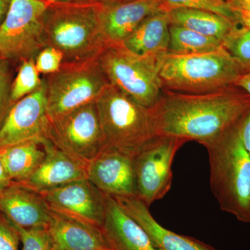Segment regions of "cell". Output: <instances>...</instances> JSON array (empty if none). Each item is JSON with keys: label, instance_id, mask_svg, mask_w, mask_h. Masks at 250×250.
Returning <instances> with one entry per match:
<instances>
[{"label": "cell", "instance_id": "obj_1", "mask_svg": "<svg viewBox=\"0 0 250 250\" xmlns=\"http://www.w3.org/2000/svg\"><path fill=\"white\" fill-rule=\"evenodd\" d=\"M149 111L156 136L207 147L241 123L250 111V95L235 85L205 93L163 90Z\"/></svg>", "mask_w": 250, "mask_h": 250}, {"label": "cell", "instance_id": "obj_2", "mask_svg": "<svg viewBox=\"0 0 250 250\" xmlns=\"http://www.w3.org/2000/svg\"><path fill=\"white\" fill-rule=\"evenodd\" d=\"M103 7L93 1H50L43 18L45 46L60 51L63 62L98 58L107 45L100 24Z\"/></svg>", "mask_w": 250, "mask_h": 250}, {"label": "cell", "instance_id": "obj_3", "mask_svg": "<svg viewBox=\"0 0 250 250\" xmlns=\"http://www.w3.org/2000/svg\"><path fill=\"white\" fill-rule=\"evenodd\" d=\"M240 124L207 147L210 186L223 211L250 223V155L240 136Z\"/></svg>", "mask_w": 250, "mask_h": 250}, {"label": "cell", "instance_id": "obj_4", "mask_svg": "<svg viewBox=\"0 0 250 250\" xmlns=\"http://www.w3.org/2000/svg\"><path fill=\"white\" fill-rule=\"evenodd\" d=\"M243 72L224 49L208 53L161 57L163 90L184 93H205L234 85Z\"/></svg>", "mask_w": 250, "mask_h": 250}, {"label": "cell", "instance_id": "obj_5", "mask_svg": "<svg viewBox=\"0 0 250 250\" xmlns=\"http://www.w3.org/2000/svg\"><path fill=\"white\" fill-rule=\"evenodd\" d=\"M106 147L134 158L156 136L149 108L111 84L96 101Z\"/></svg>", "mask_w": 250, "mask_h": 250}, {"label": "cell", "instance_id": "obj_6", "mask_svg": "<svg viewBox=\"0 0 250 250\" xmlns=\"http://www.w3.org/2000/svg\"><path fill=\"white\" fill-rule=\"evenodd\" d=\"M162 54L138 55L122 44H108L98 61L110 84L145 107L151 108L163 91L159 75Z\"/></svg>", "mask_w": 250, "mask_h": 250}, {"label": "cell", "instance_id": "obj_7", "mask_svg": "<svg viewBox=\"0 0 250 250\" xmlns=\"http://www.w3.org/2000/svg\"><path fill=\"white\" fill-rule=\"evenodd\" d=\"M46 77L49 119L95 103L110 84L98 58L82 62H63L58 71Z\"/></svg>", "mask_w": 250, "mask_h": 250}, {"label": "cell", "instance_id": "obj_8", "mask_svg": "<svg viewBox=\"0 0 250 250\" xmlns=\"http://www.w3.org/2000/svg\"><path fill=\"white\" fill-rule=\"evenodd\" d=\"M49 142L85 166L106 148L96 102L49 119Z\"/></svg>", "mask_w": 250, "mask_h": 250}, {"label": "cell", "instance_id": "obj_9", "mask_svg": "<svg viewBox=\"0 0 250 250\" xmlns=\"http://www.w3.org/2000/svg\"><path fill=\"white\" fill-rule=\"evenodd\" d=\"M48 0H11L9 11L0 25V59H35L46 47L44 14Z\"/></svg>", "mask_w": 250, "mask_h": 250}, {"label": "cell", "instance_id": "obj_10", "mask_svg": "<svg viewBox=\"0 0 250 250\" xmlns=\"http://www.w3.org/2000/svg\"><path fill=\"white\" fill-rule=\"evenodd\" d=\"M187 142L179 138L156 136L134 156L136 196L148 207L170 190L174 156Z\"/></svg>", "mask_w": 250, "mask_h": 250}, {"label": "cell", "instance_id": "obj_11", "mask_svg": "<svg viewBox=\"0 0 250 250\" xmlns=\"http://www.w3.org/2000/svg\"><path fill=\"white\" fill-rule=\"evenodd\" d=\"M45 80L42 84L15 103L0 126V149L29 141L47 140Z\"/></svg>", "mask_w": 250, "mask_h": 250}, {"label": "cell", "instance_id": "obj_12", "mask_svg": "<svg viewBox=\"0 0 250 250\" xmlns=\"http://www.w3.org/2000/svg\"><path fill=\"white\" fill-rule=\"evenodd\" d=\"M40 194L52 209L102 229L105 215L104 194L88 179Z\"/></svg>", "mask_w": 250, "mask_h": 250}, {"label": "cell", "instance_id": "obj_13", "mask_svg": "<svg viewBox=\"0 0 250 250\" xmlns=\"http://www.w3.org/2000/svg\"><path fill=\"white\" fill-rule=\"evenodd\" d=\"M87 179L112 196L136 195L134 158L106 147L87 166Z\"/></svg>", "mask_w": 250, "mask_h": 250}, {"label": "cell", "instance_id": "obj_14", "mask_svg": "<svg viewBox=\"0 0 250 250\" xmlns=\"http://www.w3.org/2000/svg\"><path fill=\"white\" fill-rule=\"evenodd\" d=\"M159 12H166L159 0H126L103 4L100 24L106 43H123L146 18Z\"/></svg>", "mask_w": 250, "mask_h": 250}, {"label": "cell", "instance_id": "obj_15", "mask_svg": "<svg viewBox=\"0 0 250 250\" xmlns=\"http://www.w3.org/2000/svg\"><path fill=\"white\" fill-rule=\"evenodd\" d=\"M104 194L105 215L101 229L112 250H161L114 197Z\"/></svg>", "mask_w": 250, "mask_h": 250}, {"label": "cell", "instance_id": "obj_16", "mask_svg": "<svg viewBox=\"0 0 250 250\" xmlns=\"http://www.w3.org/2000/svg\"><path fill=\"white\" fill-rule=\"evenodd\" d=\"M46 156L41 165L26 180L14 182L42 192L65 184L87 179V167L54 147L48 139L45 142Z\"/></svg>", "mask_w": 250, "mask_h": 250}, {"label": "cell", "instance_id": "obj_17", "mask_svg": "<svg viewBox=\"0 0 250 250\" xmlns=\"http://www.w3.org/2000/svg\"><path fill=\"white\" fill-rule=\"evenodd\" d=\"M48 229L52 250H112L101 229L52 209Z\"/></svg>", "mask_w": 250, "mask_h": 250}, {"label": "cell", "instance_id": "obj_18", "mask_svg": "<svg viewBox=\"0 0 250 250\" xmlns=\"http://www.w3.org/2000/svg\"><path fill=\"white\" fill-rule=\"evenodd\" d=\"M0 212L24 228H47L51 218L50 208L39 192L14 182L0 193Z\"/></svg>", "mask_w": 250, "mask_h": 250}, {"label": "cell", "instance_id": "obj_19", "mask_svg": "<svg viewBox=\"0 0 250 250\" xmlns=\"http://www.w3.org/2000/svg\"><path fill=\"white\" fill-rule=\"evenodd\" d=\"M123 209L141 225L161 250H218L209 245L167 229L152 216L149 207L136 195L113 196Z\"/></svg>", "mask_w": 250, "mask_h": 250}, {"label": "cell", "instance_id": "obj_20", "mask_svg": "<svg viewBox=\"0 0 250 250\" xmlns=\"http://www.w3.org/2000/svg\"><path fill=\"white\" fill-rule=\"evenodd\" d=\"M168 12L152 15L139 26L122 45L130 52L141 56L166 53L170 43Z\"/></svg>", "mask_w": 250, "mask_h": 250}, {"label": "cell", "instance_id": "obj_21", "mask_svg": "<svg viewBox=\"0 0 250 250\" xmlns=\"http://www.w3.org/2000/svg\"><path fill=\"white\" fill-rule=\"evenodd\" d=\"M46 141H29L0 149V157L13 182L26 180L41 165L46 156Z\"/></svg>", "mask_w": 250, "mask_h": 250}, {"label": "cell", "instance_id": "obj_22", "mask_svg": "<svg viewBox=\"0 0 250 250\" xmlns=\"http://www.w3.org/2000/svg\"><path fill=\"white\" fill-rule=\"evenodd\" d=\"M170 24L190 29L223 42L237 24L228 18L205 10L178 8L168 12Z\"/></svg>", "mask_w": 250, "mask_h": 250}, {"label": "cell", "instance_id": "obj_23", "mask_svg": "<svg viewBox=\"0 0 250 250\" xmlns=\"http://www.w3.org/2000/svg\"><path fill=\"white\" fill-rule=\"evenodd\" d=\"M223 47L222 41L215 38L202 35L187 28L170 25L169 53L181 55L208 53Z\"/></svg>", "mask_w": 250, "mask_h": 250}, {"label": "cell", "instance_id": "obj_24", "mask_svg": "<svg viewBox=\"0 0 250 250\" xmlns=\"http://www.w3.org/2000/svg\"><path fill=\"white\" fill-rule=\"evenodd\" d=\"M222 44L241 67L243 74L250 72V29L237 23L225 36Z\"/></svg>", "mask_w": 250, "mask_h": 250}, {"label": "cell", "instance_id": "obj_25", "mask_svg": "<svg viewBox=\"0 0 250 250\" xmlns=\"http://www.w3.org/2000/svg\"><path fill=\"white\" fill-rule=\"evenodd\" d=\"M35 59L21 62L16 78L11 85L10 102L11 105L37 90L43 83L35 65Z\"/></svg>", "mask_w": 250, "mask_h": 250}, {"label": "cell", "instance_id": "obj_26", "mask_svg": "<svg viewBox=\"0 0 250 250\" xmlns=\"http://www.w3.org/2000/svg\"><path fill=\"white\" fill-rule=\"evenodd\" d=\"M166 12L178 8H187L210 11L238 23L236 11L228 3L221 0H159Z\"/></svg>", "mask_w": 250, "mask_h": 250}, {"label": "cell", "instance_id": "obj_27", "mask_svg": "<svg viewBox=\"0 0 250 250\" xmlns=\"http://www.w3.org/2000/svg\"><path fill=\"white\" fill-rule=\"evenodd\" d=\"M14 226L19 233L22 250H52V238L47 228H24L16 225Z\"/></svg>", "mask_w": 250, "mask_h": 250}, {"label": "cell", "instance_id": "obj_28", "mask_svg": "<svg viewBox=\"0 0 250 250\" xmlns=\"http://www.w3.org/2000/svg\"><path fill=\"white\" fill-rule=\"evenodd\" d=\"M13 81L11 61L0 59V126L12 106L10 102V95Z\"/></svg>", "mask_w": 250, "mask_h": 250}, {"label": "cell", "instance_id": "obj_29", "mask_svg": "<svg viewBox=\"0 0 250 250\" xmlns=\"http://www.w3.org/2000/svg\"><path fill=\"white\" fill-rule=\"evenodd\" d=\"M34 61L38 72L47 76L55 73L61 68L63 56L58 49L46 46L39 52Z\"/></svg>", "mask_w": 250, "mask_h": 250}, {"label": "cell", "instance_id": "obj_30", "mask_svg": "<svg viewBox=\"0 0 250 250\" xmlns=\"http://www.w3.org/2000/svg\"><path fill=\"white\" fill-rule=\"evenodd\" d=\"M19 233L14 224L0 212V250H20Z\"/></svg>", "mask_w": 250, "mask_h": 250}, {"label": "cell", "instance_id": "obj_31", "mask_svg": "<svg viewBox=\"0 0 250 250\" xmlns=\"http://www.w3.org/2000/svg\"><path fill=\"white\" fill-rule=\"evenodd\" d=\"M239 134L243 145L250 155V111L239 125Z\"/></svg>", "mask_w": 250, "mask_h": 250}, {"label": "cell", "instance_id": "obj_32", "mask_svg": "<svg viewBox=\"0 0 250 250\" xmlns=\"http://www.w3.org/2000/svg\"><path fill=\"white\" fill-rule=\"evenodd\" d=\"M12 184V180L8 175L1 157H0V193L4 191L5 189L7 188Z\"/></svg>", "mask_w": 250, "mask_h": 250}, {"label": "cell", "instance_id": "obj_33", "mask_svg": "<svg viewBox=\"0 0 250 250\" xmlns=\"http://www.w3.org/2000/svg\"><path fill=\"white\" fill-rule=\"evenodd\" d=\"M228 3L235 11L250 10V0H229Z\"/></svg>", "mask_w": 250, "mask_h": 250}, {"label": "cell", "instance_id": "obj_34", "mask_svg": "<svg viewBox=\"0 0 250 250\" xmlns=\"http://www.w3.org/2000/svg\"><path fill=\"white\" fill-rule=\"evenodd\" d=\"M234 85L244 90L250 95V72L243 74L238 77Z\"/></svg>", "mask_w": 250, "mask_h": 250}, {"label": "cell", "instance_id": "obj_35", "mask_svg": "<svg viewBox=\"0 0 250 250\" xmlns=\"http://www.w3.org/2000/svg\"><path fill=\"white\" fill-rule=\"evenodd\" d=\"M238 22L241 25L250 29V11H236Z\"/></svg>", "mask_w": 250, "mask_h": 250}, {"label": "cell", "instance_id": "obj_36", "mask_svg": "<svg viewBox=\"0 0 250 250\" xmlns=\"http://www.w3.org/2000/svg\"><path fill=\"white\" fill-rule=\"evenodd\" d=\"M11 3V0H0V25L4 22Z\"/></svg>", "mask_w": 250, "mask_h": 250}, {"label": "cell", "instance_id": "obj_37", "mask_svg": "<svg viewBox=\"0 0 250 250\" xmlns=\"http://www.w3.org/2000/svg\"><path fill=\"white\" fill-rule=\"evenodd\" d=\"M72 1H93V2L101 3L103 4H112V3L121 2L126 0H69Z\"/></svg>", "mask_w": 250, "mask_h": 250}, {"label": "cell", "instance_id": "obj_38", "mask_svg": "<svg viewBox=\"0 0 250 250\" xmlns=\"http://www.w3.org/2000/svg\"><path fill=\"white\" fill-rule=\"evenodd\" d=\"M50 1H69V0H49Z\"/></svg>", "mask_w": 250, "mask_h": 250}, {"label": "cell", "instance_id": "obj_39", "mask_svg": "<svg viewBox=\"0 0 250 250\" xmlns=\"http://www.w3.org/2000/svg\"><path fill=\"white\" fill-rule=\"evenodd\" d=\"M221 1H225V2L228 3V2L229 0H221Z\"/></svg>", "mask_w": 250, "mask_h": 250}, {"label": "cell", "instance_id": "obj_40", "mask_svg": "<svg viewBox=\"0 0 250 250\" xmlns=\"http://www.w3.org/2000/svg\"></svg>", "mask_w": 250, "mask_h": 250}]
</instances>
